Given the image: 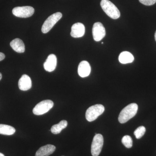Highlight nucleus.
<instances>
[{
    "instance_id": "f257e3e1",
    "label": "nucleus",
    "mask_w": 156,
    "mask_h": 156,
    "mask_svg": "<svg viewBox=\"0 0 156 156\" xmlns=\"http://www.w3.org/2000/svg\"><path fill=\"white\" fill-rule=\"evenodd\" d=\"M138 110V105L136 103L128 105L122 110L119 116L120 123L123 124L127 122L136 115Z\"/></svg>"
},
{
    "instance_id": "f03ea898",
    "label": "nucleus",
    "mask_w": 156,
    "mask_h": 156,
    "mask_svg": "<svg viewBox=\"0 0 156 156\" xmlns=\"http://www.w3.org/2000/svg\"><path fill=\"white\" fill-rule=\"evenodd\" d=\"M101 6L107 15L113 19H118L120 16V12L113 3L109 0H102Z\"/></svg>"
},
{
    "instance_id": "7ed1b4c3",
    "label": "nucleus",
    "mask_w": 156,
    "mask_h": 156,
    "mask_svg": "<svg viewBox=\"0 0 156 156\" xmlns=\"http://www.w3.org/2000/svg\"><path fill=\"white\" fill-rule=\"evenodd\" d=\"M104 111L105 107L102 105L97 104L92 105L89 108L86 112V119L88 122H93L102 114Z\"/></svg>"
},
{
    "instance_id": "20e7f679",
    "label": "nucleus",
    "mask_w": 156,
    "mask_h": 156,
    "mask_svg": "<svg viewBox=\"0 0 156 156\" xmlns=\"http://www.w3.org/2000/svg\"><path fill=\"white\" fill-rule=\"evenodd\" d=\"M62 14L60 12H57L50 15L47 18L42 26V32L44 34H46L50 31V30L56 24L62 17Z\"/></svg>"
},
{
    "instance_id": "39448f33",
    "label": "nucleus",
    "mask_w": 156,
    "mask_h": 156,
    "mask_svg": "<svg viewBox=\"0 0 156 156\" xmlns=\"http://www.w3.org/2000/svg\"><path fill=\"white\" fill-rule=\"evenodd\" d=\"M54 103L52 101L46 100L42 101L35 106L33 112L37 115H44L50 110L53 107Z\"/></svg>"
},
{
    "instance_id": "423d86ee",
    "label": "nucleus",
    "mask_w": 156,
    "mask_h": 156,
    "mask_svg": "<svg viewBox=\"0 0 156 156\" xmlns=\"http://www.w3.org/2000/svg\"><path fill=\"white\" fill-rule=\"evenodd\" d=\"M12 13L16 17L27 18L33 15L34 13V9L31 6L17 7L13 9Z\"/></svg>"
},
{
    "instance_id": "0eeeda50",
    "label": "nucleus",
    "mask_w": 156,
    "mask_h": 156,
    "mask_svg": "<svg viewBox=\"0 0 156 156\" xmlns=\"http://www.w3.org/2000/svg\"><path fill=\"white\" fill-rule=\"evenodd\" d=\"M104 144L103 136L101 134H96L92 141L91 153L92 156H98L102 150Z\"/></svg>"
},
{
    "instance_id": "6e6552de",
    "label": "nucleus",
    "mask_w": 156,
    "mask_h": 156,
    "mask_svg": "<svg viewBox=\"0 0 156 156\" xmlns=\"http://www.w3.org/2000/svg\"><path fill=\"white\" fill-rule=\"evenodd\" d=\"M105 30L103 24L100 22L94 23L92 28V35L95 41H99L105 37Z\"/></svg>"
},
{
    "instance_id": "1a4fd4ad",
    "label": "nucleus",
    "mask_w": 156,
    "mask_h": 156,
    "mask_svg": "<svg viewBox=\"0 0 156 156\" xmlns=\"http://www.w3.org/2000/svg\"><path fill=\"white\" fill-rule=\"evenodd\" d=\"M85 33V27L83 23H77L72 27L71 36L74 38H80L83 36Z\"/></svg>"
},
{
    "instance_id": "9d476101",
    "label": "nucleus",
    "mask_w": 156,
    "mask_h": 156,
    "mask_svg": "<svg viewBox=\"0 0 156 156\" xmlns=\"http://www.w3.org/2000/svg\"><path fill=\"white\" fill-rule=\"evenodd\" d=\"M57 65V58L54 54H50L48 56L44 63V68L45 70L49 72H53L56 69Z\"/></svg>"
},
{
    "instance_id": "9b49d317",
    "label": "nucleus",
    "mask_w": 156,
    "mask_h": 156,
    "mask_svg": "<svg viewBox=\"0 0 156 156\" xmlns=\"http://www.w3.org/2000/svg\"><path fill=\"white\" fill-rule=\"evenodd\" d=\"M91 70L90 64L87 61L81 62L78 66V74L82 78L88 76L91 73Z\"/></svg>"
},
{
    "instance_id": "f8f14e48",
    "label": "nucleus",
    "mask_w": 156,
    "mask_h": 156,
    "mask_svg": "<svg viewBox=\"0 0 156 156\" xmlns=\"http://www.w3.org/2000/svg\"><path fill=\"white\" fill-rule=\"evenodd\" d=\"M18 87L22 91H27L31 88L32 81L30 78L27 75L24 74L20 79Z\"/></svg>"
},
{
    "instance_id": "ddd939ff",
    "label": "nucleus",
    "mask_w": 156,
    "mask_h": 156,
    "mask_svg": "<svg viewBox=\"0 0 156 156\" xmlns=\"http://www.w3.org/2000/svg\"><path fill=\"white\" fill-rule=\"evenodd\" d=\"M56 150V147L48 144L41 147L37 151L35 156H49L53 153Z\"/></svg>"
},
{
    "instance_id": "4468645a",
    "label": "nucleus",
    "mask_w": 156,
    "mask_h": 156,
    "mask_svg": "<svg viewBox=\"0 0 156 156\" xmlns=\"http://www.w3.org/2000/svg\"><path fill=\"white\" fill-rule=\"evenodd\" d=\"M11 48L18 53H23L25 51V45L22 40L16 38L11 41L10 43Z\"/></svg>"
},
{
    "instance_id": "2eb2a0df",
    "label": "nucleus",
    "mask_w": 156,
    "mask_h": 156,
    "mask_svg": "<svg viewBox=\"0 0 156 156\" xmlns=\"http://www.w3.org/2000/svg\"><path fill=\"white\" fill-rule=\"evenodd\" d=\"M119 59V61L122 64H127L133 62L134 60V57L130 52L124 51L120 53Z\"/></svg>"
},
{
    "instance_id": "dca6fc26",
    "label": "nucleus",
    "mask_w": 156,
    "mask_h": 156,
    "mask_svg": "<svg viewBox=\"0 0 156 156\" xmlns=\"http://www.w3.org/2000/svg\"><path fill=\"white\" fill-rule=\"evenodd\" d=\"M67 122L66 120H62L60 122L56 125H53L51 128V132L53 134H59L63 129L67 127Z\"/></svg>"
},
{
    "instance_id": "f3484780",
    "label": "nucleus",
    "mask_w": 156,
    "mask_h": 156,
    "mask_svg": "<svg viewBox=\"0 0 156 156\" xmlns=\"http://www.w3.org/2000/svg\"><path fill=\"white\" fill-rule=\"evenodd\" d=\"M16 131L15 128L8 125L0 124V134L3 135H11Z\"/></svg>"
},
{
    "instance_id": "a211bd4d",
    "label": "nucleus",
    "mask_w": 156,
    "mask_h": 156,
    "mask_svg": "<svg viewBox=\"0 0 156 156\" xmlns=\"http://www.w3.org/2000/svg\"><path fill=\"white\" fill-rule=\"evenodd\" d=\"M122 142L126 147L130 148L133 145V141L132 138L129 135H126L123 137Z\"/></svg>"
},
{
    "instance_id": "6ab92c4d",
    "label": "nucleus",
    "mask_w": 156,
    "mask_h": 156,
    "mask_svg": "<svg viewBox=\"0 0 156 156\" xmlns=\"http://www.w3.org/2000/svg\"><path fill=\"white\" fill-rule=\"evenodd\" d=\"M146 132V128L144 126H140L136 128L134 131V134L136 139H140L144 136Z\"/></svg>"
},
{
    "instance_id": "aec40b11",
    "label": "nucleus",
    "mask_w": 156,
    "mask_h": 156,
    "mask_svg": "<svg viewBox=\"0 0 156 156\" xmlns=\"http://www.w3.org/2000/svg\"><path fill=\"white\" fill-rule=\"evenodd\" d=\"M140 2L146 6H151L156 3V0H139Z\"/></svg>"
},
{
    "instance_id": "412c9836",
    "label": "nucleus",
    "mask_w": 156,
    "mask_h": 156,
    "mask_svg": "<svg viewBox=\"0 0 156 156\" xmlns=\"http://www.w3.org/2000/svg\"><path fill=\"white\" fill-rule=\"evenodd\" d=\"M5 54L2 53L0 52V61L3 60L5 58Z\"/></svg>"
},
{
    "instance_id": "4be33fe9",
    "label": "nucleus",
    "mask_w": 156,
    "mask_h": 156,
    "mask_svg": "<svg viewBox=\"0 0 156 156\" xmlns=\"http://www.w3.org/2000/svg\"><path fill=\"white\" fill-rule=\"evenodd\" d=\"M2 74H1V73H0V80H2Z\"/></svg>"
},
{
    "instance_id": "5701e85b",
    "label": "nucleus",
    "mask_w": 156,
    "mask_h": 156,
    "mask_svg": "<svg viewBox=\"0 0 156 156\" xmlns=\"http://www.w3.org/2000/svg\"><path fill=\"white\" fill-rule=\"evenodd\" d=\"M0 156H5L4 155V154H3L1 153H0Z\"/></svg>"
},
{
    "instance_id": "b1692460",
    "label": "nucleus",
    "mask_w": 156,
    "mask_h": 156,
    "mask_svg": "<svg viewBox=\"0 0 156 156\" xmlns=\"http://www.w3.org/2000/svg\"><path fill=\"white\" fill-rule=\"evenodd\" d=\"M155 41H156V32H155Z\"/></svg>"
}]
</instances>
